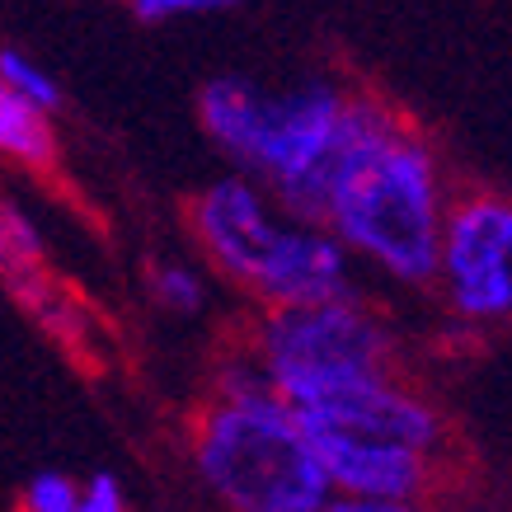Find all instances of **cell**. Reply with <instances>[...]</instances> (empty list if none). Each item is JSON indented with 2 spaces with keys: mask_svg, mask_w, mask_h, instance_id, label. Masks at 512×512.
I'll return each mask as SVG.
<instances>
[{
  "mask_svg": "<svg viewBox=\"0 0 512 512\" xmlns=\"http://www.w3.org/2000/svg\"><path fill=\"white\" fill-rule=\"evenodd\" d=\"M390 104L334 80H306L296 90H264L254 80L217 76L198 94V123L240 174L259 179L268 198L292 217L320 221L329 179L353 141Z\"/></svg>",
  "mask_w": 512,
  "mask_h": 512,
  "instance_id": "6da1fadb",
  "label": "cell"
},
{
  "mask_svg": "<svg viewBox=\"0 0 512 512\" xmlns=\"http://www.w3.org/2000/svg\"><path fill=\"white\" fill-rule=\"evenodd\" d=\"M451 188L433 141L386 109L334 170L320 221L353 264H367L395 287L428 292Z\"/></svg>",
  "mask_w": 512,
  "mask_h": 512,
  "instance_id": "7a4b0ae2",
  "label": "cell"
},
{
  "mask_svg": "<svg viewBox=\"0 0 512 512\" xmlns=\"http://www.w3.org/2000/svg\"><path fill=\"white\" fill-rule=\"evenodd\" d=\"M245 348L287 404L343 386L353 376L400 367V339L390 320L357 292L329 296L315 306L259 311L245 334Z\"/></svg>",
  "mask_w": 512,
  "mask_h": 512,
  "instance_id": "277c9868",
  "label": "cell"
},
{
  "mask_svg": "<svg viewBox=\"0 0 512 512\" xmlns=\"http://www.w3.org/2000/svg\"><path fill=\"white\" fill-rule=\"evenodd\" d=\"M76 512H127V489L118 475L99 470L90 480H80V503Z\"/></svg>",
  "mask_w": 512,
  "mask_h": 512,
  "instance_id": "2e32d148",
  "label": "cell"
},
{
  "mask_svg": "<svg viewBox=\"0 0 512 512\" xmlns=\"http://www.w3.org/2000/svg\"><path fill=\"white\" fill-rule=\"evenodd\" d=\"M296 419L306 423V433H357V437H390V442H414V447L461 456V442L451 433V419L433 395H423L404 367L372 376H353L343 386L315 390L306 400H296Z\"/></svg>",
  "mask_w": 512,
  "mask_h": 512,
  "instance_id": "52a82bcc",
  "label": "cell"
},
{
  "mask_svg": "<svg viewBox=\"0 0 512 512\" xmlns=\"http://www.w3.org/2000/svg\"><path fill=\"white\" fill-rule=\"evenodd\" d=\"M141 24H170V19H198V15H226L235 0H127Z\"/></svg>",
  "mask_w": 512,
  "mask_h": 512,
  "instance_id": "9a60e30c",
  "label": "cell"
},
{
  "mask_svg": "<svg viewBox=\"0 0 512 512\" xmlns=\"http://www.w3.org/2000/svg\"><path fill=\"white\" fill-rule=\"evenodd\" d=\"M320 451V466L329 480V508L353 512H409L433 503L451 489L461 456L390 442V437H357V433H320L311 437Z\"/></svg>",
  "mask_w": 512,
  "mask_h": 512,
  "instance_id": "8992f818",
  "label": "cell"
},
{
  "mask_svg": "<svg viewBox=\"0 0 512 512\" xmlns=\"http://www.w3.org/2000/svg\"><path fill=\"white\" fill-rule=\"evenodd\" d=\"M43 259V240L33 231V221L24 212L0 207V264L5 268H33Z\"/></svg>",
  "mask_w": 512,
  "mask_h": 512,
  "instance_id": "4fadbf2b",
  "label": "cell"
},
{
  "mask_svg": "<svg viewBox=\"0 0 512 512\" xmlns=\"http://www.w3.org/2000/svg\"><path fill=\"white\" fill-rule=\"evenodd\" d=\"M57 113L29 104L0 80V160L24 165V170H52L57 165Z\"/></svg>",
  "mask_w": 512,
  "mask_h": 512,
  "instance_id": "30bf717a",
  "label": "cell"
},
{
  "mask_svg": "<svg viewBox=\"0 0 512 512\" xmlns=\"http://www.w3.org/2000/svg\"><path fill=\"white\" fill-rule=\"evenodd\" d=\"M146 296H151V306L165 315H198L207 306V273L184 259H160V264L146 268Z\"/></svg>",
  "mask_w": 512,
  "mask_h": 512,
  "instance_id": "8fae6325",
  "label": "cell"
},
{
  "mask_svg": "<svg viewBox=\"0 0 512 512\" xmlns=\"http://www.w3.org/2000/svg\"><path fill=\"white\" fill-rule=\"evenodd\" d=\"M240 292L259 311H282V306H315L329 296L357 292L353 254L334 240L325 221L292 217L282 212L278 226L268 231L259 259L249 264Z\"/></svg>",
  "mask_w": 512,
  "mask_h": 512,
  "instance_id": "ba28073f",
  "label": "cell"
},
{
  "mask_svg": "<svg viewBox=\"0 0 512 512\" xmlns=\"http://www.w3.org/2000/svg\"><path fill=\"white\" fill-rule=\"evenodd\" d=\"M76 503H80V484L71 475H52V470L33 475L24 484V494H19L24 512H76Z\"/></svg>",
  "mask_w": 512,
  "mask_h": 512,
  "instance_id": "5bb4252c",
  "label": "cell"
},
{
  "mask_svg": "<svg viewBox=\"0 0 512 512\" xmlns=\"http://www.w3.org/2000/svg\"><path fill=\"white\" fill-rule=\"evenodd\" d=\"M202 489L235 512H325L329 480L306 423L240 343L188 423Z\"/></svg>",
  "mask_w": 512,
  "mask_h": 512,
  "instance_id": "3957f363",
  "label": "cell"
},
{
  "mask_svg": "<svg viewBox=\"0 0 512 512\" xmlns=\"http://www.w3.org/2000/svg\"><path fill=\"white\" fill-rule=\"evenodd\" d=\"M433 292L461 329H498L512 315V202L498 188H451L437 235Z\"/></svg>",
  "mask_w": 512,
  "mask_h": 512,
  "instance_id": "5b68a950",
  "label": "cell"
},
{
  "mask_svg": "<svg viewBox=\"0 0 512 512\" xmlns=\"http://www.w3.org/2000/svg\"><path fill=\"white\" fill-rule=\"evenodd\" d=\"M0 80L15 94H24L29 104H38V109H47V113L62 109V85L52 80V71H43L33 57H24L15 47H0Z\"/></svg>",
  "mask_w": 512,
  "mask_h": 512,
  "instance_id": "7c38bea8",
  "label": "cell"
},
{
  "mask_svg": "<svg viewBox=\"0 0 512 512\" xmlns=\"http://www.w3.org/2000/svg\"><path fill=\"white\" fill-rule=\"evenodd\" d=\"M278 217L282 207L268 198V188L235 170L226 179H212L188 202V235L202 249L207 268L231 287H240L249 264L259 259L268 231L278 226Z\"/></svg>",
  "mask_w": 512,
  "mask_h": 512,
  "instance_id": "9c48e42d",
  "label": "cell"
}]
</instances>
